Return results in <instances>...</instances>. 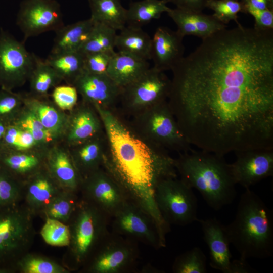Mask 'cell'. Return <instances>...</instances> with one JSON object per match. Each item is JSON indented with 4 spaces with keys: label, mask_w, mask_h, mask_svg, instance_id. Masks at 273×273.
I'll list each match as a JSON object with an SVG mask.
<instances>
[{
    "label": "cell",
    "mask_w": 273,
    "mask_h": 273,
    "mask_svg": "<svg viewBox=\"0 0 273 273\" xmlns=\"http://www.w3.org/2000/svg\"><path fill=\"white\" fill-rule=\"evenodd\" d=\"M171 71L168 104L191 145L221 156L273 149V30H220Z\"/></svg>",
    "instance_id": "6da1fadb"
},
{
    "label": "cell",
    "mask_w": 273,
    "mask_h": 273,
    "mask_svg": "<svg viewBox=\"0 0 273 273\" xmlns=\"http://www.w3.org/2000/svg\"><path fill=\"white\" fill-rule=\"evenodd\" d=\"M102 121L107 147L103 164L129 199L147 212L164 234L168 230L155 201L162 179L177 177L175 159L168 151L150 146L130 129L115 110L94 106Z\"/></svg>",
    "instance_id": "7a4b0ae2"
},
{
    "label": "cell",
    "mask_w": 273,
    "mask_h": 273,
    "mask_svg": "<svg viewBox=\"0 0 273 273\" xmlns=\"http://www.w3.org/2000/svg\"><path fill=\"white\" fill-rule=\"evenodd\" d=\"M175 165L180 179L198 191L213 209L218 210L235 199L236 184L223 156L192 149L179 153Z\"/></svg>",
    "instance_id": "3957f363"
},
{
    "label": "cell",
    "mask_w": 273,
    "mask_h": 273,
    "mask_svg": "<svg viewBox=\"0 0 273 273\" xmlns=\"http://www.w3.org/2000/svg\"><path fill=\"white\" fill-rule=\"evenodd\" d=\"M230 242L241 258H267L273 254V212L255 193L246 189L235 217L225 226Z\"/></svg>",
    "instance_id": "277c9868"
},
{
    "label": "cell",
    "mask_w": 273,
    "mask_h": 273,
    "mask_svg": "<svg viewBox=\"0 0 273 273\" xmlns=\"http://www.w3.org/2000/svg\"><path fill=\"white\" fill-rule=\"evenodd\" d=\"M110 217L92 204L81 199L68 224L70 243L67 247L72 270L83 266L96 248L110 233Z\"/></svg>",
    "instance_id": "5b68a950"
},
{
    "label": "cell",
    "mask_w": 273,
    "mask_h": 273,
    "mask_svg": "<svg viewBox=\"0 0 273 273\" xmlns=\"http://www.w3.org/2000/svg\"><path fill=\"white\" fill-rule=\"evenodd\" d=\"M127 123L139 138L152 147L178 153L192 149L181 132L167 100L131 116Z\"/></svg>",
    "instance_id": "8992f818"
},
{
    "label": "cell",
    "mask_w": 273,
    "mask_h": 273,
    "mask_svg": "<svg viewBox=\"0 0 273 273\" xmlns=\"http://www.w3.org/2000/svg\"><path fill=\"white\" fill-rule=\"evenodd\" d=\"M34 217L22 202L0 209V268L16 272V263L34 242Z\"/></svg>",
    "instance_id": "52a82bcc"
},
{
    "label": "cell",
    "mask_w": 273,
    "mask_h": 273,
    "mask_svg": "<svg viewBox=\"0 0 273 273\" xmlns=\"http://www.w3.org/2000/svg\"><path fill=\"white\" fill-rule=\"evenodd\" d=\"M155 201L168 225L184 226L198 219L197 200L192 189L177 177L161 180L155 191Z\"/></svg>",
    "instance_id": "ba28073f"
},
{
    "label": "cell",
    "mask_w": 273,
    "mask_h": 273,
    "mask_svg": "<svg viewBox=\"0 0 273 273\" xmlns=\"http://www.w3.org/2000/svg\"><path fill=\"white\" fill-rule=\"evenodd\" d=\"M138 256L135 240L112 232L83 267L89 273H123L132 269Z\"/></svg>",
    "instance_id": "9c48e42d"
},
{
    "label": "cell",
    "mask_w": 273,
    "mask_h": 273,
    "mask_svg": "<svg viewBox=\"0 0 273 273\" xmlns=\"http://www.w3.org/2000/svg\"><path fill=\"white\" fill-rule=\"evenodd\" d=\"M171 79L164 71L150 67L133 82L122 88L119 103L124 113L131 117L167 100Z\"/></svg>",
    "instance_id": "30bf717a"
},
{
    "label": "cell",
    "mask_w": 273,
    "mask_h": 273,
    "mask_svg": "<svg viewBox=\"0 0 273 273\" xmlns=\"http://www.w3.org/2000/svg\"><path fill=\"white\" fill-rule=\"evenodd\" d=\"M111 218L113 233L157 249L165 246V235L155 220L132 201H127Z\"/></svg>",
    "instance_id": "8fae6325"
},
{
    "label": "cell",
    "mask_w": 273,
    "mask_h": 273,
    "mask_svg": "<svg viewBox=\"0 0 273 273\" xmlns=\"http://www.w3.org/2000/svg\"><path fill=\"white\" fill-rule=\"evenodd\" d=\"M35 56L24 44L3 29L0 30V86L13 90L29 80Z\"/></svg>",
    "instance_id": "7c38bea8"
},
{
    "label": "cell",
    "mask_w": 273,
    "mask_h": 273,
    "mask_svg": "<svg viewBox=\"0 0 273 273\" xmlns=\"http://www.w3.org/2000/svg\"><path fill=\"white\" fill-rule=\"evenodd\" d=\"M79 194L81 199L111 218L130 200L124 188L103 166L83 179Z\"/></svg>",
    "instance_id": "4fadbf2b"
},
{
    "label": "cell",
    "mask_w": 273,
    "mask_h": 273,
    "mask_svg": "<svg viewBox=\"0 0 273 273\" xmlns=\"http://www.w3.org/2000/svg\"><path fill=\"white\" fill-rule=\"evenodd\" d=\"M17 24L25 39L64 25L60 6L55 0H24L17 14Z\"/></svg>",
    "instance_id": "5bb4252c"
},
{
    "label": "cell",
    "mask_w": 273,
    "mask_h": 273,
    "mask_svg": "<svg viewBox=\"0 0 273 273\" xmlns=\"http://www.w3.org/2000/svg\"><path fill=\"white\" fill-rule=\"evenodd\" d=\"M236 161L230 164L235 182L249 189L273 175V149H252L234 152Z\"/></svg>",
    "instance_id": "9a60e30c"
},
{
    "label": "cell",
    "mask_w": 273,
    "mask_h": 273,
    "mask_svg": "<svg viewBox=\"0 0 273 273\" xmlns=\"http://www.w3.org/2000/svg\"><path fill=\"white\" fill-rule=\"evenodd\" d=\"M73 86L81 100L93 106L115 110L119 103L122 88L106 74H93L84 71Z\"/></svg>",
    "instance_id": "2e32d148"
},
{
    "label": "cell",
    "mask_w": 273,
    "mask_h": 273,
    "mask_svg": "<svg viewBox=\"0 0 273 273\" xmlns=\"http://www.w3.org/2000/svg\"><path fill=\"white\" fill-rule=\"evenodd\" d=\"M44 165L62 189L79 194L82 178L68 146L63 142L57 143L46 150Z\"/></svg>",
    "instance_id": "e0dca14e"
},
{
    "label": "cell",
    "mask_w": 273,
    "mask_h": 273,
    "mask_svg": "<svg viewBox=\"0 0 273 273\" xmlns=\"http://www.w3.org/2000/svg\"><path fill=\"white\" fill-rule=\"evenodd\" d=\"M68 113L63 141L67 146L88 140L104 131L101 119L95 108L81 100Z\"/></svg>",
    "instance_id": "ac0fdd59"
},
{
    "label": "cell",
    "mask_w": 273,
    "mask_h": 273,
    "mask_svg": "<svg viewBox=\"0 0 273 273\" xmlns=\"http://www.w3.org/2000/svg\"><path fill=\"white\" fill-rule=\"evenodd\" d=\"M183 38L176 30L164 26L158 27L151 38L153 67L164 72L171 70L184 57Z\"/></svg>",
    "instance_id": "d6986e66"
},
{
    "label": "cell",
    "mask_w": 273,
    "mask_h": 273,
    "mask_svg": "<svg viewBox=\"0 0 273 273\" xmlns=\"http://www.w3.org/2000/svg\"><path fill=\"white\" fill-rule=\"evenodd\" d=\"M204 240L208 246L210 265L223 273H231L232 256L225 226L215 218L199 219Z\"/></svg>",
    "instance_id": "ffe728a7"
},
{
    "label": "cell",
    "mask_w": 273,
    "mask_h": 273,
    "mask_svg": "<svg viewBox=\"0 0 273 273\" xmlns=\"http://www.w3.org/2000/svg\"><path fill=\"white\" fill-rule=\"evenodd\" d=\"M22 202L34 216H38L63 189L53 178L45 165L23 183Z\"/></svg>",
    "instance_id": "44dd1931"
},
{
    "label": "cell",
    "mask_w": 273,
    "mask_h": 273,
    "mask_svg": "<svg viewBox=\"0 0 273 273\" xmlns=\"http://www.w3.org/2000/svg\"><path fill=\"white\" fill-rule=\"evenodd\" d=\"M177 26L176 31L184 37L194 36L202 39L226 28L212 15L194 12L178 8H170L167 12Z\"/></svg>",
    "instance_id": "7402d4cb"
},
{
    "label": "cell",
    "mask_w": 273,
    "mask_h": 273,
    "mask_svg": "<svg viewBox=\"0 0 273 273\" xmlns=\"http://www.w3.org/2000/svg\"><path fill=\"white\" fill-rule=\"evenodd\" d=\"M107 147L104 130L88 140L68 146L82 180L103 166Z\"/></svg>",
    "instance_id": "603a6c76"
},
{
    "label": "cell",
    "mask_w": 273,
    "mask_h": 273,
    "mask_svg": "<svg viewBox=\"0 0 273 273\" xmlns=\"http://www.w3.org/2000/svg\"><path fill=\"white\" fill-rule=\"evenodd\" d=\"M24 103L44 127L57 140L62 142L68 122V112L60 109L49 97L38 98L25 94Z\"/></svg>",
    "instance_id": "cb8c5ba5"
},
{
    "label": "cell",
    "mask_w": 273,
    "mask_h": 273,
    "mask_svg": "<svg viewBox=\"0 0 273 273\" xmlns=\"http://www.w3.org/2000/svg\"><path fill=\"white\" fill-rule=\"evenodd\" d=\"M46 151L17 152L2 148L0 167L23 183L44 165Z\"/></svg>",
    "instance_id": "d4e9b609"
},
{
    "label": "cell",
    "mask_w": 273,
    "mask_h": 273,
    "mask_svg": "<svg viewBox=\"0 0 273 273\" xmlns=\"http://www.w3.org/2000/svg\"><path fill=\"white\" fill-rule=\"evenodd\" d=\"M150 67L148 61L117 51L111 59L106 74L122 88L137 79Z\"/></svg>",
    "instance_id": "484cf974"
},
{
    "label": "cell",
    "mask_w": 273,
    "mask_h": 273,
    "mask_svg": "<svg viewBox=\"0 0 273 273\" xmlns=\"http://www.w3.org/2000/svg\"><path fill=\"white\" fill-rule=\"evenodd\" d=\"M94 22L89 18L67 26L56 32L51 54L79 51L90 33Z\"/></svg>",
    "instance_id": "4316f807"
},
{
    "label": "cell",
    "mask_w": 273,
    "mask_h": 273,
    "mask_svg": "<svg viewBox=\"0 0 273 273\" xmlns=\"http://www.w3.org/2000/svg\"><path fill=\"white\" fill-rule=\"evenodd\" d=\"M117 51L137 58L151 60V37L140 27L125 26L117 34Z\"/></svg>",
    "instance_id": "83f0119b"
},
{
    "label": "cell",
    "mask_w": 273,
    "mask_h": 273,
    "mask_svg": "<svg viewBox=\"0 0 273 273\" xmlns=\"http://www.w3.org/2000/svg\"><path fill=\"white\" fill-rule=\"evenodd\" d=\"M90 18L95 23L104 24L116 31L126 25V9L120 0H88Z\"/></svg>",
    "instance_id": "f1b7e54d"
},
{
    "label": "cell",
    "mask_w": 273,
    "mask_h": 273,
    "mask_svg": "<svg viewBox=\"0 0 273 273\" xmlns=\"http://www.w3.org/2000/svg\"><path fill=\"white\" fill-rule=\"evenodd\" d=\"M84 55L79 51L51 54L45 60L66 84L73 85L84 71Z\"/></svg>",
    "instance_id": "f546056e"
},
{
    "label": "cell",
    "mask_w": 273,
    "mask_h": 273,
    "mask_svg": "<svg viewBox=\"0 0 273 273\" xmlns=\"http://www.w3.org/2000/svg\"><path fill=\"white\" fill-rule=\"evenodd\" d=\"M29 95L38 98L49 97V90L63 81L56 71L45 60L35 56V65L28 80Z\"/></svg>",
    "instance_id": "4dcf8cb0"
},
{
    "label": "cell",
    "mask_w": 273,
    "mask_h": 273,
    "mask_svg": "<svg viewBox=\"0 0 273 273\" xmlns=\"http://www.w3.org/2000/svg\"><path fill=\"white\" fill-rule=\"evenodd\" d=\"M170 8L164 0H141L132 2L126 9V24L141 27L152 20L159 19Z\"/></svg>",
    "instance_id": "1f68e13d"
},
{
    "label": "cell",
    "mask_w": 273,
    "mask_h": 273,
    "mask_svg": "<svg viewBox=\"0 0 273 273\" xmlns=\"http://www.w3.org/2000/svg\"><path fill=\"white\" fill-rule=\"evenodd\" d=\"M79 200V194L63 190L53 199L38 216L44 220L53 219L67 224Z\"/></svg>",
    "instance_id": "d6a6232c"
},
{
    "label": "cell",
    "mask_w": 273,
    "mask_h": 273,
    "mask_svg": "<svg viewBox=\"0 0 273 273\" xmlns=\"http://www.w3.org/2000/svg\"><path fill=\"white\" fill-rule=\"evenodd\" d=\"M29 132L44 149L60 142L42 124L35 115L25 105L10 123Z\"/></svg>",
    "instance_id": "836d02e7"
},
{
    "label": "cell",
    "mask_w": 273,
    "mask_h": 273,
    "mask_svg": "<svg viewBox=\"0 0 273 273\" xmlns=\"http://www.w3.org/2000/svg\"><path fill=\"white\" fill-rule=\"evenodd\" d=\"M117 31L101 23H95L79 52L83 54L115 51Z\"/></svg>",
    "instance_id": "e575fe53"
},
{
    "label": "cell",
    "mask_w": 273,
    "mask_h": 273,
    "mask_svg": "<svg viewBox=\"0 0 273 273\" xmlns=\"http://www.w3.org/2000/svg\"><path fill=\"white\" fill-rule=\"evenodd\" d=\"M16 272L20 273H69L72 270L47 256L28 252L16 263Z\"/></svg>",
    "instance_id": "d590c367"
},
{
    "label": "cell",
    "mask_w": 273,
    "mask_h": 273,
    "mask_svg": "<svg viewBox=\"0 0 273 273\" xmlns=\"http://www.w3.org/2000/svg\"><path fill=\"white\" fill-rule=\"evenodd\" d=\"M4 149L17 152L46 151L28 132L13 124L8 125L1 142Z\"/></svg>",
    "instance_id": "8d00e7d4"
},
{
    "label": "cell",
    "mask_w": 273,
    "mask_h": 273,
    "mask_svg": "<svg viewBox=\"0 0 273 273\" xmlns=\"http://www.w3.org/2000/svg\"><path fill=\"white\" fill-rule=\"evenodd\" d=\"M206 257L199 247H194L178 256L172 266L175 273H206Z\"/></svg>",
    "instance_id": "74e56055"
},
{
    "label": "cell",
    "mask_w": 273,
    "mask_h": 273,
    "mask_svg": "<svg viewBox=\"0 0 273 273\" xmlns=\"http://www.w3.org/2000/svg\"><path fill=\"white\" fill-rule=\"evenodd\" d=\"M23 183L0 167V209L21 203Z\"/></svg>",
    "instance_id": "f35d334b"
},
{
    "label": "cell",
    "mask_w": 273,
    "mask_h": 273,
    "mask_svg": "<svg viewBox=\"0 0 273 273\" xmlns=\"http://www.w3.org/2000/svg\"><path fill=\"white\" fill-rule=\"evenodd\" d=\"M40 234L44 241L54 247H68L70 243V231L68 224L60 221L46 219Z\"/></svg>",
    "instance_id": "ab89813d"
},
{
    "label": "cell",
    "mask_w": 273,
    "mask_h": 273,
    "mask_svg": "<svg viewBox=\"0 0 273 273\" xmlns=\"http://www.w3.org/2000/svg\"><path fill=\"white\" fill-rule=\"evenodd\" d=\"M212 10V15L220 22L226 25L234 21L237 25L238 14L243 12V5L239 0H208L206 8Z\"/></svg>",
    "instance_id": "60d3db41"
},
{
    "label": "cell",
    "mask_w": 273,
    "mask_h": 273,
    "mask_svg": "<svg viewBox=\"0 0 273 273\" xmlns=\"http://www.w3.org/2000/svg\"><path fill=\"white\" fill-rule=\"evenodd\" d=\"M24 106V94L1 88L0 119L10 124Z\"/></svg>",
    "instance_id": "b9f144b4"
},
{
    "label": "cell",
    "mask_w": 273,
    "mask_h": 273,
    "mask_svg": "<svg viewBox=\"0 0 273 273\" xmlns=\"http://www.w3.org/2000/svg\"><path fill=\"white\" fill-rule=\"evenodd\" d=\"M78 94L75 87L72 85L60 84L53 88L51 94L52 101L62 110L71 111L77 104Z\"/></svg>",
    "instance_id": "7bdbcfd3"
},
{
    "label": "cell",
    "mask_w": 273,
    "mask_h": 273,
    "mask_svg": "<svg viewBox=\"0 0 273 273\" xmlns=\"http://www.w3.org/2000/svg\"><path fill=\"white\" fill-rule=\"evenodd\" d=\"M115 52H97L84 54V71L93 74L106 73L111 59Z\"/></svg>",
    "instance_id": "ee69618b"
},
{
    "label": "cell",
    "mask_w": 273,
    "mask_h": 273,
    "mask_svg": "<svg viewBox=\"0 0 273 273\" xmlns=\"http://www.w3.org/2000/svg\"><path fill=\"white\" fill-rule=\"evenodd\" d=\"M242 4L243 13L251 15L254 19L255 29L260 30H273V9L259 10Z\"/></svg>",
    "instance_id": "f6af8a7d"
},
{
    "label": "cell",
    "mask_w": 273,
    "mask_h": 273,
    "mask_svg": "<svg viewBox=\"0 0 273 273\" xmlns=\"http://www.w3.org/2000/svg\"><path fill=\"white\" fill-rule=\"evenodd\" d=\"M167 3L174 4L176 8L201 12L206 8L208 0H164Z\"/></svg>",
    "instance_id": "bcb514c9"
},
{
    "label": "cell",
    "mask_w": 273,
    "mask_h": 273,
    "mask_svg": "<svg viewBox=\"0 0 273 273\" xmlns=\"http://www.w3.org/2000/svg\"><path fill=\"white\" fill-rule=\"evenodd\" d=\"M255 272H256V270L248 264L247 259L240 258L239 259L232 260L231 273H249Z\"/></svg>",
    "instance_id": "7dc6e473"
},
{
    "label": "cell",
    "mask_w": 273,
    "mask_h": 273,
    "mask_svg": "<svg viewBox=\"0 0 273 273\" xmlns=\"http://www.w3.org/2000/svg\"><path fill=\"white\" fill-rule=\"evenodd\" d=\"M242 3L259 10L273 9V0H241Z\"/></svg>",
    "instance_id": "c3c4849f"
},
{
    "label": "cell",
    "mask_w": 273,
    "mask_h": 273,
    "mask_svg": "<svg viewBox=\"0 0 273 273\" xmlns=\"http://www.w3.org/2000/svg\"><path fill=\"white\" fill-rule=\"evenodd\" d=\"M8 125L7 122L0 119V143L4 138Z\"/></svg>",
    "instance_id": "681fc988"
},
{
    "label": "cell",
    "mask_w": 273,
    "mask_h": 273,
    "mask_svg": "<svg viewBox=\"0 0 273 273\" xmlns=\"http://www.w3.org/2000/svg\"><path fill=\"white\" fill-rule=\"evenodd\" d=\"M12 270L7 268H0V273H13Z\"/></svg>",
    "instance_id": "f907efd6"
},
{
    "label": "cell",
    "mask_w": 273,
    "mask_h": 273,
    "mask_svg": "<svg viewBox=\"0 0 273 273\" xmlns=\"http://www.w3.org/2000/svg\"><path fill=\"white\" fill-rule=\"evenodd\" d=\"M2 150V145H1V143H0V153L1 152Z\"/></svg>",
    "instance_id": "816d5d0a"
}]
</instances>
